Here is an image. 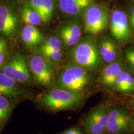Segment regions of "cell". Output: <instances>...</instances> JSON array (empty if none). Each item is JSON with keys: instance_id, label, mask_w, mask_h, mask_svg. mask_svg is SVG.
<instances>
[{"instance_id": "6da1fadb", "label": "cell", "mask_w": 134, "mask_h": 134, "mask_svg": "<svg viewBox=\"0 0 134 134\" xmlns=\"http://www.w3.org/2000/svg\"><path fill=\"white\" fill-rule=\"evenodd\" d=\"M83 93H77L58 88L43 93L39 96L38 102L48 109L64 110L73 109L84 100Z\"/></svg>"}, {"instance_id": "7a4b0ae2", "label": "cell", "mask_w": 134, "mask_h": 134, "mask_svg": "<svg viewBox=\"0 0 134 134\" xmlns=\"http://www.w3.org/2000/svg\"><path fill=\"white\" fill-rule=\"evenodd\" d=\"M99 48L91 38L80 41L71 52V58L75 64L88 70H94L100 66Z\"/></svg>"}, {"instance_id": "3957f363", "label": "cell", "mask_w": 134, "mask_h": 134, "mask_svg": "<svg viewBox=\"0 0 134 134\" xmlns=\"http://www.w3.org/2000/svg\"><path fill=\"white\" fill-rule=\"evenodd\" d=\"M91 81L88 70L75 64L68 65L57 80L58 88L69 91L83 93Z\"/></svg>"}, {"instance_id": "277c9868", "label": "cell", "mask_w": 134, "mask_h": 134, "mask_svg": "<svg viewBox=\"0 0 134 134\" xmlns=\"http://www.w3.org/2000/svg\"><path fill=\"white\" fill-rule=\"evenodd\" d=\"M109 23L107 9L99 4H93L84 13L85 32L93 35L98 34L106 29Z\"/></svg>"}, {"instance_id": "5b68a950", "label": "cell", "mask_w": 134, "mask_h": 134, "mask_svg": "<svg viewBox=\"0 0 134 134\" xmlns=\"http://www.w3.org/2000/svg\"><path fill=\"white\" fill-rule=\"evenodd\" d=\"M109 105L103 103L91 110L84 120L87 134H104L106 131L109 117Z\"/></svg>"}, {"instance_id": "8992f818", "label": "cell", "mask_w": 134, "mask_h": 134, "mask_svg": "<svg viewBox=\"0 0 134 134\" xmlns=\"http://www.w3.org/2000/svg\"><path fill=\"white\" fill-rule=\"evenodd\" d=\"M29 70L38 85L48 86L51 83L53 76L52 62L44 55H33L29 60Z\"/></svg>"}, {"instance_id": "52a82bcc", "label": "cell", "mask_w": 134, "mask_h": 134, "mask_svg": "<svg viewBox=\"0 0 134 134\" xmlns=\"http://www.w3.org/2000/svg\"><path fill=\"white\" fill-rule=\"evenodd\" d=\"M134 130L133 120L126 112L119 108L109 110L106 132L108 134H124Z\"/></svg>"}, {"instance_id": "ba28073f", "label": "cell", "mask_w": 134, "mask_h": 134, "mask_svg": "<svg viewBox=\"0 0 134 134\" xmlns=\"http://www.w3.org/2000/svg\"><path fill=\"white\" fill-rule=\"evenodd\" d=\"M2 72L17 83H25L31 78L24 55L17 53L3 66Z\"/></svg>"}, {"instance_id": "9c48e42d", "label": "cell", "mask_w": 134, "mask_h": 134, "mask_svg": "<svg viewBox=\"0 0 134 134\" xmlns=\"http://www.w3.org/2000/svg\"><path fill=\"white\" fill-rule=\"evenodd\" d=\"M110 29L112 36L120 42H128L131 38L128 16L121 9H116L112 13Z\"/></svg>"}, {"instance_id": "30bf717a", "label": "cell", "mask_w": 134, "mask_h": 134, "mask_svg": "<svg viewBox=\"0 0 134 134\" xmlns=\"http://www.w3.org/2000/svg\"><path fill=\"white\" fill-rule=\"evenodd\" d=\"M18 20L14 13L5 6H0V33L4 36H12L16 31Z\"/></svg>"}, {"instance_id": "8fae6325", "label": "cell", "mask_w": 134, "mask_h": 134, "mask_svg": "<svg viewBox=\"0 0 134 134\" xmlns=\"http://www.w3.org/2000/svg\"><path fill=\"white\" fill-rule=\"evenodd\" d=\"M59 34L60 38L66 46H75L81 38V26L77 23H67L62 27Z\"/></svg>"}, {"instance_id": "7c38bea8", "label": "cell", "mask_w": 134, "mask_h": 134, "mask_svg": "<svg viewBox=\"0 0 134 134\" xmlns=\"http://www.w3.org/2000/svg\"><path fill=\"white\" fill-rule=\"evenodd\" d=\"M94 4V0H59L60 9L70 16H77Z\"/></svg>"}, {"instance_id": "4fadbf2b", "label": "cell", "mask_w": 134, "mask_h": 134, "mask_svg": "<svg viewBox=\"0 0 134 134\" xmlns=\"http://www.w3.org/2000/svg\"><path fill=\"white\" fill-rule=\"evenodd\" d=\"M122 71V65L119 62H113L108 63L100 73V82L108 88L114 87Z\"/></svg>"}, {"instance_id": "5bb4252c", "label": "cell", "mask_w": 134, "mask_h": 134, "mask_svg": "<svg viewBox=\"0 0 134 134\" xmlns=\"http://www.w3.org/2000/svg\"><path fill=\"white\" fill-rule=\"evenodd\" d=\"M17 82L0 72V95L17 98L21 94V90Z\"/></svg>"}, {"instance_id": "9a60e30c", "label": "cell", "mask_w": 134, "mask_h": 134, "mask_svg": "<svg viewBox=\"0 0 134 134\" xmlns=\"http://www.w3.org/2000/svg\"><path fill=\"white\" fill-rule=\"evenodd\" d=\"M21 38L27 47L37 46L42 41L43 36L41 31L33 25L26 24L21 32Z\"/></svg>"}, {"instance_id": "2e32d148", "label": "cell", "mask_w": 134, "mask_h": 134, "mask_svg": "<svg viewBox=\"0 0 134 134\" xmlns=\"http://www.w3.org/2000/svg\"><path fill=\"white\" fill-rule=\"evenodd\" d=\"M99 52L104 62L110 63L114 62L116 57V46L111 40L103 38L100 43Z\"/></svg>"}, {"instance_id": "e0dca14e", "label": "cell", "mask_w": 134, "mask_h": 134, "mask_svg": "<svg viewBox=\"0 0 134 134\" xmlns=\"http://www.w3.org/2000/svg\"><path fill=\"white\" fill-rule=\"evenodd\" d=\"M21 19L26 24L38 26L41 23L42 18L37 11L30 7L25 6L21 11Z\"/></svg>"}, {"instance_id": "ac0fdd59", "label": "cell", "mask_w": 134, "mask_h": 134, "mask_svg": "<svg viewBox=\"0 0 134 134\" xmlns=\"http://www.w3.org/2000/svg\"><path fill=\"white\" fill-rule=\"evenodd\" d=\"M54 11V3L53 0H42V4L40 16L42 21L46 23L51 19Z\"/></svg>"}, {"instance_id": "d6986e66", "label": "cell", "mask_w": 134, "mask_h": 134, "mask_svg": "<svg viewBox=\"0 0 134 134\" xmlns=\"http://www.w3.org/2000/svg\"><path fill=\"white\" fill-rule=\"evenodd\" d=\"M12 106L8 96L0 95V123L7 119L12 109Z\"/></svg>"}, {"instance_id": "ffe728a7", "label": "cell", "mask_w": 134, "mask_h": 134, "mask_svg": "<svg viewBox=\"0 0 134 134\" xmlns=\"http://www.w3.org/2000/svg\"><path fill=\"white\" fill-rule=\"evenodd\" d=\"M41 54L44 55L46 58L50 60L52 62H59L62 59L63 54L60 50L50 49V48H40Z\"/></svg>"}, {"instance_id": "44dd1931", "label": "cell", "mask_w": 134, "mask_h": 134, "mask_svg": "<svg viewBox=\"0 0 134 134\" xmlns=\"http://www.w3.org/2000/svg\"><path fill=\"white\" fill-rule=\"evenodd\" d=\"M41 48H50V49L62 50V42L60 38L55 36L50 37L43 43Z\"/></svg>"}, {"instance_id": "7402d4cb", "label": "cell", "mask_w": 134, "mask_h": 134, "mask_svg": "<svg viewBox=\"0 0 134 134\" xmlns=\"http://www.w3.org/2000/svg\"><path fill=\"white\" fill-rule=\"evenodd\" d=\"M129 73L126 71H122L121 74L117 78L114 86L116 91L122 92V93H125V85H126Z\"/></svg>"}, {"instance_id": "603a6c76", "label": "cell", "mask_w": 134, "mask_h": 134, "mask_svg": "<svg viewBox=\"0 0 134 134\" xmlns=\"http://www.w3.org/2000/svg\"><path fill=\"white\" fill-rule=\"evenodd\" d=\"M134 91V78L130 73L127 76L126 85H125V93Z\"/></svg>"}, {"instance_id": "cb8c5ba5", "label": "cell", "mask_w": 134, "mask_h": 134, "mask_svg": "<svg viewBox=\"0 0 134 134\" xmlns=\"http://www.w3.org/2000/svg\"><path fill=\"white\" fill-rule=\"evenodd\" d=\"M42 0H30L29 7L36 11L40 14L41 13Z\"/></svg>"}, {"instance_id": "d4e9b609", "label": "cell", "mask_w": 134, "mask_h": 134, "mask_svg": "<svg viewBox=\"0 0 134 134\" xmlns=\"http://www.w3.org/2000/svg\"><path fill=\"white\" fill-rule=\"evenodd\" d=\"M125 57L130 66L134 70V50H129L127 51Z\"/></svg>"}, {"instance_id": "484cf974", "label": "cell", "mask_w": 134, "mask_h": 134, "mask_svg": "<svg viewBox=\"0 0 134 134\" xmlns=\"http://www.w3.org/2000/svg\"><path fill=\"white\" fill-rule=\"evenodd\" d=\"M60 134H82V132L78 129L75 128V127H72V128L66 129Z\"/></svg>"}, {"instance_id": "4316f807", "label": "cell", "mask_w": 134, "mask_h": 134, "mask_svg": "<svg viewBox=\"0 0 134 134\" xmlns=\"http://www.w3.org/2000/svg\"><path fill=\"white\" fill-rule=\"evenodd\" d=\"M130 22L131 26L134 30V6L130 9Z\"/></svg>"}, {"instance_id": "83f0119b", "label": "cell", "mask_w": 134, "mask_h": 134, "mask_svg": "<svg viewBox=\"0 0 134 134\" xmlns=\"http://www.w3.org/2000/svg\"><path fill=\"white\" fill-rule=\"evenodd\" d=\"M6 47V43L2 38H0V54L4 52Z\"/></svg>"}, {"instance_id": "f1b7e54d", "label": "cell", "mask_w": 134, "mask_h": 134, "mask_svg": "<svg viewBox=\"0 0 134 134\" xmlns=\"http://www.w3.org/2000/svg\"><path fill=\"white\" fill-rule=\"evenodd\" d=\"M4 58H5V55L4 53H1L0 54V66L2 65V64L4 62Z\"/></svg>"}, {"instance_id": "f546056e", "label": "cell", "mask_w": 134, "mask_h": 134, "mask_svg": "<svg viewBox=\"0 0 134 134\" xmlns=\"http://www.w3.org/2000/svg\"><path fill=\"white\" fill-rule=\"evenodd\" d=\"M131 108H132V110H133V114H134V99L132 100L131 102Z\"/></svg>"}, {"instance_id": "4dcf8cb0", "label": "cell", "mask_w": 134, "mask_h": 134, "mask_svg": "<svg viewBox=\"0 0 134 134\" xmlns=\"http://www.w3.org/2000/svg\"><path fill=\"white\" fill-rule=\"evenodd\" d=\"M104 134H105V133H104Z\"/></svg>"}]
</instances>
